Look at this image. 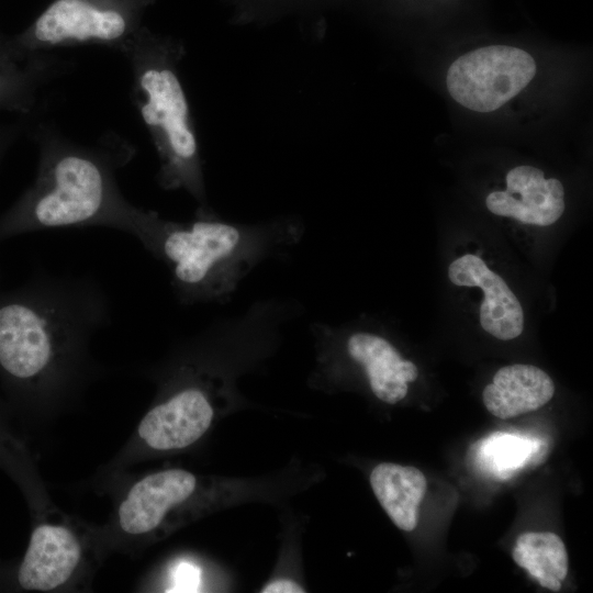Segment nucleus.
I'll list each match as a JSON object with an SVG mask.
<instances>
[{
	"label": "nucleus",
	"mask_w": 593,
	"mask_h": 593,
	"mask_svg": "<svg viewBox=\"0 0 593 593\" xmlns=\"http://www.w3.org/2000/svg\"><path fill=\"white\" fill-rule=\"evenodd\" d=\"M85 548L72 527L52 521L32 530L18 569V582L27 591L48 592L65 588L83 564Z\"/></svg>",
	"instance_id": "nucleus-9"
},
{
	"label": "nucleus",
	"mask_w": 593,
	"mask_h": 593,
	"mask_svg": "<svg viewBox=\"0 0 593 593\" xmlns=\"http://www.w3.org/2000/svg\"><path fill=\"white\" fill-rule=\"evenodd\" d=\"M156 0H53L22 32L10 36L30 55L79 45H102L120 53L144 26Z\"/></svg>",
	"instance_id": "nucleus-5"
},
{
	"label": "nucleus",
	"mask_w": 593,
	"mask_h": 593,
	"mask_svg": "<svg viewBox=\"0 0 593 593\" xmlns=\"http://www.w3.org/2000/svg\"><path fill=\"white\" fill-rule=\"evenodd\" d=\"M536 75L525 51L503 45L481 47L457 58L447 71V89L469 110L492 112L518 94Z\"/></svg>",
	"instance_id": "nucleus-6"
},
{
	"label": "nucleus",
	"mask_w": 593,
	"mask_h": 593,
	"mask_svg": "<svg viewBox=\"0 0 593 593\" xmlns=\"http://www.w3.org/2000/svg\"><path fill=\"white\" fill-rule=\"evenodd\" d=\"M447 272L454 286L482 291L479 321L484 332L500 340H512L523 333L525 314L518 298L481 257L461 255L449 264Z\"/></svg>",
	"instance_id": "nucleus-11"
},
{
	"label": "nucleus",
	"mask_w": 593,
	"mask_h": 593,
	"mask_svg": "<svg viewBox=\"0 0 593 593\" xmlns=\"http://www.w3.org/2000/svg\"><path fill=\"white\" fill-rule=\"evenodd\" d=\"M505 181L504 190L493 191L485 199L492 214L539 227L550 226L562 216L564 189L558 179H547L542 170L522 165L508 170Z\"/></svg>",
	"instance_id": "nucleus-10"
},
{
	"label": "nucleus",
	"mask_w": 593,
	"mask_h": 593,
	"mask_svg": "<svg viewBox=\"0 0 593 593\" xmlns=\"http://www.w3.org/2000/svg\"><path fill=\"white\" fill-rule=\"evenodd\" d=\"M346 348L349 357L362 367L372 393L388 404L403 400L409 383L418 377L417 366L403 359L396 348L380 335L356 332L347 338Z\"/></svg>",
	"instance_id": "nucleus-13"
},
{
	"label": "nucleus",
	"mask_w": 593,
	"mask_h": 593,
	"mask_svg": "<svg viewBox=\"0 0 593 593\" xmlns=\"http://www.w3.org/2000/svg\"><path fill=\"white\" fill-rule=\"evenodd\" d=\"M262 593H303L301 585L291 580H276L268 583L262 590Z\"/></svg>",
	"instance_id": "nucleus-18"
},
{
	"label": "nucleus",
	"mask_w": 593,
	"mask_h": 593,
	"mask_svg": "<svg viewBox=\"0 0 593 593\" xmlns=\"http://www.w3.org/2000/svg\"><path fill=\"white\" fill-rule=\"evenodd\" d=\"M517 566L544 588L559 592L569 570V559L561 538L551 532L521 534L512 550Z\"/></svg>",
	"instance_id": "nucleus-16"
},
{
	"label": "nucleus",
	"mask_w": 593,
	"mask_h": 593,
	"mask_svg": "<svg viewBox=\"0 0 593 593\" xmlns=\"http://www.w3.org/2000/svg\"><path fill=\"white\" fill-rule=\"evenodd\" d=\"M111 317L99 279L47 272L23 295L0 303V368L37 400H63L93 371L89 346Z\"/></svg>",
	"instance_id": "nucleus-1"
},
{
	"label": "nucleus",
	"mask_w": 593,
	"mask_h": 593,
	"mask_svg": "<svg viewBox=\"0 0 593 593\" xmlns=\"http://www.w3.org/2000/svg\"><path fill=\"white\" fill-rule=\"evenodd\" d=\"M72 65L53 52L22 54L8 36L0 45V110L31 114L40 90Z\"/></svg>",
	"instance_id": "nucleus-12"
},
{
	"label": "nucleus",
	"mask_w": 593,
	"mask_h": 593,
	"mask_svg": "<svg viewBox=\"0 0 593 593\" xmlns=\"http://www.w3.org/2000/svg\"><path fill=\"white\" fill-rule=\"evenodd\" d=\"M370 485L393 524L412 532L418 523L419 505L427 490L424 473L413 466L392 462L377 465L370 473Z\"/></svg>",
	"instance_id": "nucleus-15"
},
{
	"label": "nucleus",
	"mask_w": 593,
	"mask_h": 593,
	"mask_svg": "<svg viewBox=\"0 0 593 593\" xmlns=\"http://www.w3.org/2000/svg\"><path fill=\"white\" fill-rule=\"evenodd\" d=\"M555 394V383L539 367L514 363L501 367L482 391L486 410L501 419L536 411Z\"/></svg>",
	"instance_id": "nucleus-14"
},
{
	"label": "nucleus",
	"mask_w": 593,
	"mask_h": 593,
	"mask_svg": "<svg viewBox=\"0 0 593 593\" xmlns=\"http://www.w3.org/2000/svg\"><path fill=\"white\" fill-rule=\"evenodd\" d=\"M31 136L38 147L37 175L13 210L12 224L37 231L107 227L132 236L141 208L116 179L136 153L127 139L107 132L81 144L51 123L37 124Z\"/></svg>",
	"instance_id": "nucleus-2"
},
{
	"label": "nucleus",
	"mask_w": 593,
	"mask_h": 593,
	"mask_svg": "<svg viewBox=\"0 0 593 593\" xmlns=\"http://www.w3.org/2000/svg\"><path fill=\"white\" fill-rule=\"evenodd\" d=\"M120 54L132 74V102L159 159L157 183L164 190H186L198 211H209L199 143L178 74L184 47L144 25Z\"/></svg>",
	"instance_id": "nucleus-3"
},
{
	"label": "nucleus",
	"mask_w": 593,
	"mask_h": 593,
	"mask_svg": "<svg viewBox=\"0 0 593 593\" xmlns=\"http://www.w3.org/2000/svg\"><path fill=\"white\" fill-rule=\"evenodd\" d=\"M198 488L197 477L183 469H166L136 480L121 499L114 525L131 540L148 537L169 513L187 502Z\"/></svg>",
	"instance_id": "nucleus-8"
},
{
	"label": "nucleus",
	"mask_w": 593,
	"mask_h": 593,
	"mask_svg": "<svg viewBox=\"0 0 593 593\" xmlns=\"http://www.w3.org/2000/svg\"><path fill=\"white\" fill-rule=\"evenodd\" d=\"M210 394L200 383H181L156 402L142 417L136 445L156 451L182 449L209 429L214 410Z\"/></svg>",
	"instance_id": "nucleus-7"
},
{
	"label": "nucleus",
	"mask_w": 593,
	"mask_h": 593,
	"mask_svg": "<svg viewBox=\"0 0 593 593\" xmlns=\"http://www.w3.org/2000/svg\"><path fill=\"white\" fill-rule=\"evenodd\" d=\"M201 588V569L192 562L180 561L170 571L167 592H198Z\"/></svg>",
	"instance_id": "nucleus-17"
},
{
	"label": "nucleus",
	"mask_w": 593,
	"mask_h": 593,
	"mask_svg": "<svg viewBox=\"0 0 593 593\" xmlns=\"http://www.w3.org/2000/svg\"><path fill=\"white\" fill-rule=\"evenodd\" d=\"M133 237L167 266L183 305L226 299L266 253L260 230L222 221L212 211L177 222L142 208Z\"/></svg>",
	"instance_id": "nucleus-4"
},
{
	"label": "nucleus",
	"mask_w": 593,
	"mask_h": 593,
	"mask_svg": "<svg viewBox=\"0 0 593 593\" xmlns=\"http://www.w3.org/2000/svg\"><path fill=\"white\" fill-rule=\"evenodd\" d=\"M7 38H8V35L0 32V45H2L7 41Z\"/></svg>",
	"instance_id": "nucleus-19"
}]
</instances>
